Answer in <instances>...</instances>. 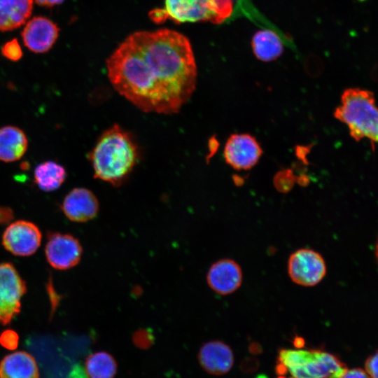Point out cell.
Wrapping results in <instances>:
<instances>
[{
  "label": "cell",
  "instance_id": "4316f807",
  "mask_svg": "<svg viewBox=\"0 0 378 378\" xmlns=\"http://www.w3.org/2000/svg\"><path fill=\"white\" fill-rule=\"evenodd\" d=\"M35 2L41 6L46 7H52L58 4H60L64 0H34Z\"/></svg>",
  "mask_w": 378,
  "mask_h": 378
},
{
  "label": "cell",
  "instance_id": "d4e9b609",
  "mask_svg": "<svg viewBox=\"0 0 378 378\" xmlns=\"http://www.w3.org/2000/svg\"><path fill=\"white\" fill-rule=\"evenodd\" d=\"M339 378H370V377L363 370L354 368L346 369Z\"/></svg>",
  "mask_w": 378,
  "mask_h": 378
},
{
  "label": "cell",
  "instance_id": "cb8c5ba5",
  "mask_svg": "<svg viewBox=\"0 0 378 378\" xmlns=\"http://www.w3.org/2000/svg\"><path fill=\"white\" fill-rule=\"evenodd\" d=\"M377 353L376 352L374 355L370 356L366 360L365 362V372L370 377V378H378L377 372Z\"/></svg>",
  "mask_w": 378,
  "mask_h": 378
},
{
  "label": "cell",
  "instance_id": "9c48e42d",
  "mask_svg": "<svg viewBox=\"0 0 378 378\" xmlns=\"http://www.w3.org/2000/svg\"><path fill=\"white\" fill-rule=\"evenodd\" d=\"M41 232L33 223L17 220L10 223L2 236L4 247L17 256H29L34 253L41 245Z\"/></svg>",
  "mask_w": 378,
  "mask_h": 378
},
{
  "label": "cell",
  "instance_id": "5bb4252c",
  "mask_svg": "<svg viewBox=\"0 0 378 378\" xmlns=\"http://www.w3.org/2000/svg\"><path fill=\"white\" fill-rule=\"evenodd\" d=\"M198 360L202 368L209 374L222 375L228 372L234 363L231 348L222 341L204 343L200 349Z\"/></svg>",
  "mask_w": 378,
  "mask_h": 378
},
{
  "label": "cell",
  "instance_id": "ac0fdd59",
  "mask_svg": "<svg viewBox=\"0 0 378 378\" xmlns=\"http://www.w3.org/2000/svg\"><path fill=\"white\" fill-rule=\"evenodd\" d=\"M251 46L255 56L262 62L274 61L284 52L280 37L270 29L258 31L252 38Z\"/></svg>",
  "mask_w": 378,
  "mask_h": 378
},
{
  "label": "cell",
  "instance_id": "277c9868",
  "mask_svg": "<svg viewBox=\"0 0 378 378\" xmlns=\"http://www.w3.org/2000/svg\"><path fill=\"white\" fill-rule=\"evenodd\" d=\"M278 372L293 378H339L347 369L337 357L316 349H281Z\"/></svg>",
  "mask_w": 378,
  "mask_h": 378
},
{
  "label": "cell",
  "instance_id": "52a82bcc",
  "mask_svg": "<svg viewBox=\"0 0 378 378\" xmlns=\"http://www.w3.org/2000/svg\"><path fill=\"white\" fill-rule=\"evenodd\" d=\"M288 272L296 284L310 287L320 283L326 274L323 256L311 248H300L293 252L288 262Z\"/></svg>",
  "mask_w": 378,
  "mask_h": 378
},
{
  "label": "cell",
  "instance_id": "4fadbf2b",
  "mask_svg": "<svg viewBox=\"0 0 378 378\" xmlns=\"http://www.w3.org/2000/svg\"><path fill=\"white\" fill-rule=\"evenodd\" d=\"M61 208L70 220L83 223L92 220L97 216L99 202L90 190L76 188L65 196Z\"/></svg>",
  "mask_w": 378,
  "mask_h": 378
},
{
  "label": "cell",
  "instance_id": "8fae6325",
  "mask_svg": "<svg viewBox=\"0 0 378 378\" xmlns=\"http://www.w3.org/2000/svg\"><path fill=\"white\" fill-rule=\"evenodd\" d=\"M243 274L239 265L230 258L220 259L209 269L206 281L215 293L226 295L235 292L241 285Z\"/></svg>",
  "mask_w": 378,
  "mask_h": 378
},
{
  "label": "cell",
  "instance_id": "8992f818",
  "mask_svg": "<svg viewBox=\"0 0 378 378\" xmlns=\"http://www.w3.org/2000/svg\"><path fill=\"white\" fill-rule=\"evenodd\" d=\"M27 291L24 281L10 262L0 263V323L7 325L20 313Z\"/></svg>",
  "mask_w": 378,
  "mask_h": 378
},
{
  "label": "cell",
  "instance_id": "7c38bea8",
  "mask_svg": "<svg viewBox=\"0 0 378 378\" xmlns=\"http://www.w3.org/2000/svg\"><path fill=\"white\" fill-rule=\"evenodd\" d=\"M59 28L50 19L36 16L29 20L22 32L24 44L30 50L43 53L48 51L55 43Z\"/></svg>",
  "mask_w": 378,
  "mask_h": 378
},
{
  "label": "cell",
  "instance_id": "7a4b0ae2",
  "mask_svg": "<svg viewBox=\"0 0 378 378\" xmlns=\"http://www.w3.org/2000/svg\"><path fill=\"white\" fill-rule=\"evenodd\" d=\"M139 150L132 136L118 125H113L99 137L89 154L94 177L114 186L120 185L132 171Z\"/></svg>",
  "mask_w": 378,
  "mask_h": 378
},
{
  "label": "cell",
  "instance_id": "30bf717a",
  "mask_svg": "<svg viewBox=\"0 0 378 378\" xmlns=\"http://www.w3.org/2000/svg\"><path fill=\"white\" fill-rule=\"evenodd\" d=\"M262 154L260 144L248 134H232L223 150L225 162L237 170L251 169L258 163Z\"/></svg>",
  "mask_w": 378,
  "mask_h": 378
},
{
  "label": "cell",
  "instance_id": "3957f363",
  "mask_svg": "<svg viewBox=\"0 0 378 378\" xmlns=\"http://www.w3.org/2000/svg\"><path fill=\"white\" fill-rule=\"evenodd\" d=\"M334 116L347 125L353 139L358 141L368 138L374 149L378 135V112L371 91L357 88L346 89Z\"/></svg>",
  "mask_w": 378,
  "mask_h": 378
},
{
  "label": "cell",
  "instance_id": "83f0119b",
  "mask_svg": "<svg viewBox=\"0 0 378 378\" xmlns=\"http://www.w3.org/2000/svg\"><path fill=\"white\" fill-rule=\"evenodd\" d=\"M257 378H267V377L265 375H260ZM277 378H293V377H287L284 376V374H280Z\"/></svg>",
  "mask_w": 378,
  "mask_h": 378
},
{
  "label": "cell",
  "instance_id": "484cf974",
  "mask_svg": "<svg viewBox=\"0 0 378 378\" xmlns=\"http://www.w3.org/2000/svg\"><path fill=\"white\" fill-rule=\"evenodd\" d=\"M13 218L14 214L10 208L0 206V225L8 224Z\"/></svg>",
  "mask_w": 378,
  "mask_h": 378
},
{
  "label": "cell",
  "instance_id": "5b68a950",
  "mask_svg": "<svg viewBox=\"0 0 378 378\" xmlns=\"http://www.w3.org/2000/svg\"><path fill=\"white\" fill-rule=\"evenodd\" d=\"M232 10V0H164V6L151 11L149 16L157 23L169 19L178 23L220 24L231 15Z\"/></svg>",
  "mask_w": 378,
  "mask_h": 378
},
{
  "label": "cell",
  "instance_id": "e0dca14e",
  "mask_svg": "<svg viewBox=\"0 0 378 378\" xmlns=\"http://www.w3.org/2000/svg\"><path fill=\"white\" fill-rule=\"evenodd\" d=\"M34 0H0V31H10L24 24L33 10Z\"/></svg>",
  "mask_w": 378,
  "mask_h": 378
},
{
  "label": "cell",
  "instance_id": "44dd1931",
  "mask_svg": "<svg viewBox=\"0 0 378 378\" xmlns=\"http://www.w3.org/2000/svg\"><path fill=\"white\" fill-rule=\"evenodd\" d=\"M3 56L11 61H18L22 57V48L16 39L6 43L1 48Z\"/></svg>",
  "mask_w": 378,
  "mask_h": 378
},
{
  "label": "cell",
  "instance_id": "7402d4cb",
  "mask_svg": "<svg viewBox=\"0 0 378 378\" xmlns=\"http://www.w3.org/2000/svg\"><path fill=\"white\" fill-rule=\"evenodd\" d=\"M132 341L137 347L147 349L153 344L154 336L148 329H140L134 333Z\"/></svg>",
  "mask_w": 378,
  "mask_h": 378
},
{
  "label": "cell",
  "instance_id": "9a60e30c",
  "mask_svg": "<svg viewBox=\"0 0 378 378\" xmlns=\"http://www.w3.org/2000/svg\"><path fill=\"white\" fill-rule=\"evenodd\" d=\"M0 378H39L35 358L24 351L6 355L0 361Z\"/></svg>",
  "mask_w": 378,
  "mask_h": 378
},
{
  "label": "cell",
  "instance_id": "2e32d148",
  "mask_svg": "<svg viewBox=\"0 0 378 378\" xmlns=\"http://www.w3.org/2000/svg\"><path fill=\"white\" fill-rule=\"evenodd\" d=\"M28 141L24 132L15 126L0 128V160L12 162L20 160L26 153Z\"/></svg>",
  "mask_w": 378,
  "mask_h": 378
},
{
  "label": "cell",
  "instance_id": "6da1fadb",
  "mask_svg": "<svg viewBox=\"0 0 378 378\" xmlns=\"http://www.w3.org/2000/svg\"><path fill=\"white\" fill-rule=\"evenodd\" d=\"M106 68L114 89L144 112L177 113L196 87L191 45L170 29L130 35L109 56Z\"/></svg>",
  "mask_w": 378,
  "mask_h": 378
},
{
  "label": "cell",
  "instance_id": "603a6c76",
  "mask_svg": "<svg viewBox=\"0 0 378 378\" xmlns=\"http://www.w3.org/2000/svg\"><path fill=\"white\" fill-rule=\"evenodd\" d=\"M19 336L11 329H7L0 334V344L9 350H14L18 347Z\"/></svg>",
  "mask_w": 378,
  "mask_h": 378
},
{
  "label": "cell",
  "instance_id": "d6986e66",
  "mask_svg": "<svg viewBox=\"0 0 378 378\" xmlns=\"http://www.w3.org/2000/svg\"><path fill=\"white\" fill-rule=\"evenodd\" d=\"M34 182L44 191L56 190L64 182L66 177L65 169L53 161L39 164L34 169Z\"/></svg>",
  "mask_w": 378,
  "mask_h": 378
},
{
  "label": "cell",
  "instance_id": "ffe728a7",
  "mask_svg": "<svg viewBox=\"0 0 378 378\" xmlns=\"http://www.w3.org/2000/svg\"><path fill=\"white\" fill-rule=\"evenodd\" d=\"M85 372L88 378H114L117 372L115 358L106 351H97L86 359Z\"/></svg>",
  "mask_w": 378,
  "mask_h": 378
},
{
  "label": "cell",
  "instance_id": "ba28073f",
  "mask_svg": "<svg viewBox=\"0 0 378 378\" xmlns=\"http://www.w3.org/2000/svg\"><path fill=\"white\" fill-rule=\"evenodd\" d=\"M83 248L70 234L49 232L45 247L48 263L55 269L65 270L75 267L81 259Z\"/></svg>",
  "mask_w": 378,
  "mask_h": 378
}]
</instances>
